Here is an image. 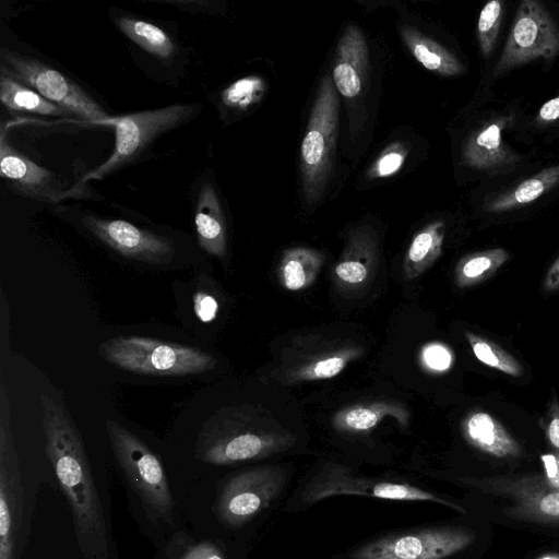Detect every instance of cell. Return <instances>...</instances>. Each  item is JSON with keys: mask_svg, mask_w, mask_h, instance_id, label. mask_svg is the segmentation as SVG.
Masks as SVG:
<instances>
[{"mask_svg": "<svg viewBox=\"0 0 559 559\" xmlns=\"http://www.w3.org/2000/svg\"><path fill=\"white\" fill-rule=\"evenodd\" d=\"M45 451L71 509L84 559H111L107 524L82 437L64 404L41 394Z\"/></svg>", "mask_w": 559, "mask_h": 559, "instance_id": "obj_1", "label": "cell"}, {"mask_svg": "<svg viewBox=\"0 0 559 559\" xmlns=\"http://www.w3.org/2000/svg\"><path fill=\"white\" fill-rule=\"evenodd\" d=\"M106 428L115 457L147 516L173 525L175 501L158 457L116 420L108 419Z\"/></svg>", "mask_w": 559, "mask_h": 559, "instance_id": "obj_2", "label": "cell"}, {"mask_svg": "<svg viewBox=\"0 0 559 559\" xmlns=\"http://www.w3.org/2000/svg\"><path fill=\"white\" fill-rule=\"evenodd\" d=\"M98 353L109 364L140 374H198L216 365L212 355L199 348L143 336L109 338L99 345Z\"/></svg>", "mask_w": 559, "mask_h": 559, "instance_id": "obj_3", "label": "cell"}, {"mask_svg": "<svg viewBox=\"0 0 559 559\" xmlns=\"http://www.w3.org/2000/svg\"><path fill=\"white\" fill-rule=\"evenodd\" d=\"M340 98L330 75H325L316 98L300 148L302 191L309 205L322 195L329 179L338 133Z\"/></svg>", "mask_w": 559, "mask_h": 559, "instance_id": "obj_4", "label": "cell"}, {"mask_svg": "<svg viewBox=\"0 0 559 559\" xmlns=\"http://www.w3.org/2000/svg\"><path fill=\"white\" fill-rule=\"evenodd\" d=\"M28 533L26 496L14 447L7 391L1 386L0 559H21Z\"/></svg>", "mask_w": 559, "mask_h": 559, "instance_id": "obj_5", "label": "cell"}, {"mask_svg": "<svg viewBox=\"0 0 559 559\" xmlns=\"http://www.w3.org/2000/svg\"><path fill=\"white\" fill-rule=\"evenodd\" d=\"M1 68L68 114L94 123L112 121L108 114L71 79L36 59L3 50Z\"/></svg>", "mask_w": 559, "mask_h": 559, "instance_id": "obj_6", "label": "cell"}, {"mask_svg": "<svg viewBox=\"0 0 559 559\" xmlns=\"http://www.w3.org/2000/svg\"><path fill=\"white\" fill-rule=\"evenodd\" d=\"M559 55V27L546 8L536 0L521 1L512 27L493 68L499 76L536 59L550 61Z\"/></svg>", "mask_w": 559, "mask_h": 559, "instance_id": "obj_7", "label": "cell"}, {"mask_svg": "<svg viewBox=\"0 0 559 559\" xmlns=\"http://www.w3.org/2000/svg\"><path fill=\"white\" fill-rule=\"evenodd\" d=\"M194 111L191 105H170L112 119L116 130L115 151L86 178H102L136 157L159 134L179 126Z\"/></svg>", "mask_w": 559, "mask_h": 559, "instance_id": "obj_8", "label": "cell"}, {"mask_svg": "<svg viewBox=\"0 0 559 559\" xmlns=\"http://www.w3.org/2000/svg\"><path fill=\"white\" fill-rule=\"evenodd\" d=\"M474 540V532L465 527L428 528L370 542L355 549L350 559H445Z\"/></svg>", "mask_w": 559, "mask_h": 559, "instance_id": "obj_9", "label": "cell"}, {"mask_svg": "<svg viewBox=\"0 0 559 559\" xmlns=\"http://www.w3.org/2000/svg\"><path fill=\"white\" fill-rule=\"evenodd\" d=\"M284 484L283 471L251 468L228 478L219 489L216 515L229 527H238L266 508Z\"/></svg>", "mask_w": 559, "mask_h": 559, "instance_id": "obj_10", "label": "cell"}, {"mask_svg": "<svg viewBox=\"0 0 559 559\" xmlns=\"http://www.w3.org/2000/svg\"><path fill=\"white\" fill-rule=\"evenodd\" d=\"M488 493L503 497L511 504L506 516L534 523L559 522V488L548 486L542 475L499 476L473 481Z\"/></svg>", "mask_w": 559, "mask_h": 559, "instance_id": "obj_11", "label": "cell"}, {"mask_svg": "<svg viewBox=\"0 0 559 559\" xmlns=\"http://www.w3.org/2000/svg\"><path fill=\"white\" fill-rule=\"evenodd\" d=\"M83 223L93 235L123 257L159 264L170 261L175 253L170 239L126 221L86 216Z\"/></svg>", "mask_w": 559, "mask_h": 559, "instance_id": "obj_12", "label": "cell"}, {"mask_svg": "<svg viewBox=\"0 0 559 559\" xmlns=\"http://www.w3.org/2000/svg\"><path fill=\"white\" fill-rule=\"evenodd\" d=\"M276 447L272 437L253 432H204L197 444V456L207 464L228 465L264 456Z\"/></svg>", "mask_w": 559, "mask_h": 559, "instance_id": "obj_13", "label": "cell"}, {"mask_svg": "<svg viewBox=\"0 0 559 559\" xmlns=\"http://www.w3.org/2000/svg\"><path fill=\"white\" fill-rule=\"evenodd\" d=\"M508 122V118L498 117L474 129L463 146V162L473 169L485 171L514 165L519 156L502 136Z\"/></svg>", "mask_w": 559, "mask_h": 559, "instance_id": "obj_14", "label": "cell"}, {"mask_svg": "<svg viewBox=\"0 0 559 559\" xmlns=\"http://www.w3.org/2000/svg\"><path fill=\"white\" fill-rule=\"evenodd\" d=\"M368 62V47L364 34L349 25L338 40L332 80L336 91L347 97L357 96L361 90Z\"/></svg>", "mask_w": 559, "mask_h": 559, "instance_id": "obj_15", "label": "cell"}, {"mask_svg": "<svg viewBox=\"0 0 559 559\" xmlns=\"http://www.w3.org/2000/svg\"><path fill=\"white\" fill-rule=\"evenodd\" d=\"M335 495H356L404 501H435L455 509L462 513H466V510L463 507L439 498L433 493L423 490L418 487L407 484L384 481L376 484H362V481L357 480H331L329 483H323V485H321L318 490H314L311 499L319 500Z\"/></svg>", "mask_w": 559, "mask_h": 559, "instance_id": "obj_16", "label": "cell"}, {"mask_svg": "<svg viewBox=\"0 0 559 559\" xmlns=\"http://www.w3.org/2000/svg\"><path fill=\"white\" fill-rule=\"evenodd\" d=\"M0 171L13 187L25 195L51 200L58 191L51 187L52 174L8 146H0Z\"/></svg>", "mask_w": 559, "mask_h": 559, "instance_id": "obj_17", "label": "cell"}, {"mask_svg": "<svg viewBox=\"0 0 559 559\" xmlns=\"http://www.w3.org/2000/svg\"><path fill=\"white\" fill-rule=\"evenodd\" d=\"M462 428L467 442L488 455L515 459L522 453L518 441L489 413L479 411L469 414Z\"/></svg>", "mask_w": 559, "mask_h": 559, "instance_id": "obj_18", "label": "cell"}, {"mask_svg": "<svg viewBox=\"0 0 559 559\" xmlns=\"http://www.w3.org/2000/svg\"><path fill=\"white\" fill-rule=\"evenodd\" d=\"M194 224L201 248L222 258L226 250V229L218 198L209 183L203 185L199 192Z\"/></svg>", "mask_w": 559, "mask_h": 559, "instance_id": "obj_19", "label": "cell"}, {"mask_svg": "<svg viewBox=\"0 0 559 559\" xmlns=\"http://www.w3.org/2000/svg\"><path fill=\"white\" fill-rule=\"evenodd\" d=\"M401 34L412 55L427 70L445 76L465 71V67L451 51L418 31L404 25Z\"/></svg>", "mask_w": 559, "mask_h": 559, "instance_id": "obj_20", "label": "cell"}, {"mask_svg": "<svg viewBox=\"0 0 559 559\" xmlns=\"http://www.w3.org/2000/svg\"><path fill=\"white\" fill-rule=\"evenodd\" d=\"M559 185V165L544 168L515 188L485 204L489 213H503L527 205Z\"/></svg>", "mask_w": 559, "mask_h": 559, "instance_id": "obj_21", "label": "cell"}, {"mask_svg": "<svg viewBox=\"0 0 559 559\" xmlns=\"http://www.w3.org/2000/svg\"><path fill=\"white\" fill-rule=\"evenodd\" d=\"M0 98L12 110L44 116H66L68 112L44 98L29 86L19 82L3 68L0 74Z\"/></svg>", "mask_w": 559, "mask_h": 559, "instance_id": "obj_22", "label": "cell"}, {"mask_svg": "<svg viewBox=\"0 0 559 559\" xmlns=\"http://www.w3.org/2000/svg\"><path fill=\"white\" fill-rule=\"evenodd\" d=\"M510 258L502 248H493L464 257L456 267V283L471 287L495 274Z\"/></svg>", "mask_w": 559, "mask_h": 559, "instance_id": "obj_23", "label": "cell"}, {"mask_svg": "<svg viewBox=\"0 0 559 559\" xmlns=\"http://www.w3.org/2000/svg\"><path fill=\"white\" fill-rule=\"evenodd\" d=\"M116 23L127 37L147 52L162 59H168L173 56L175 44L168 34L158 26L126 16L119 17Z\"/></svg>", "mask_w": 559, "mask_h": 559, "instance_id": "obj_24", "label": "cell"}, {"mask_svg": "<svg viewBox=\"0 0 559 559\" xmlns=\"http://www.w3.org/2000/svg\"><path fill=\"white\" fill-rule=\"evenodd\" d=\"M320 262V254L313 250L296 248L287 251L281 265L283 284L289 290L309 286L319 271Z\"/></svg>", "mask_w": 559, "mask_h": 559, "instance_id": "obj_25", "label": "cell"}, {"mask_svg": "<svg viewBox=\"0 0 559 559\" xmlns=\"http://www.w3.org/2000/svg\"><path fill=\"white\" fill-rule=\"evenodd\" d=\"M443 238L441 221L429 224L414 237L406 255L407 265L414 274L424 271L440 255Z\"/></svg>", "mask_w": 559, "mask_h": 559, "instance_id": "obj_26", "label": "cell"}, {"mask_svg": "<svg viewBox=\"0 0 559 559\" xmlns=\"http://www.w3.org/2000/svg\"><path fill=\"white\" fill-rule=\"evenodd\" d=\"M465 336L475 357L480 362L511 377L522 376L523 368L518 359L497 343L473 332L466 331Z\"/></svg>", "mask_w": 559, "mask_h": 559, "instance_id": "obj_27", "label": "cell"}, {"mask_svg": "<svg viewBox=\"0 0 559 559\" xmlns=\"http://www.w3.org/2000/svg\"><path fill=\"white\" fill-rule=\"evenodd\" d=\"M502 2L491 0L481 9L477 23V38L479 48L485 57L491 55L498 38L501 20Z\"/></svg>", "mask_w": 559, "mask_h": 559, "instance_id": "obj_28", "label": "cell"}, {"mask_svg": "<svg viewBox=\"0 0 559 559\" xmlns=\"http://www.w3.org/2000/svg\"><path fill=\"white\" fill-rule=\"evenodd\" d=\"M263 90L264 82L261 78L246 76L225 88L222 99L229 107L245 109L260 98Z\"/></svg>", "mask_w": 559, "mask_h": 559, "instance_id": "obj_29", "label": "cell"}, {"mask_svg": "<svg viewBox=\"0 0 559 559\" xmlns=\"http://www.w3.org/2000/svg\"><path fill=\"white\" fill-rule=\"evenodd\" d=\"M388 413L389 409L384 406L355 407L342 415L338 423L346 430L365 431L374 427Z\"/></svg>", "mask_w": 559, "mask_h": 559, "instance_id": "obj_30", "label": "cell"}, {"mask_svg": "<svg viewBox=\"0 0 559 559\" xmlns=\"http://www.w3.org/2000/svg\"><path fill=\"white\" fill-rule=\"evenodd\" d=\"M406 154L407 151L403 145H391L373 165L372 177H388L395 174L402 167Z\"/></svg>", "mask_w": 559, "mask_h": 559, "instance_id": "obj_31", "label": "cell"}, {"mask_svg": "<svg viewBox=\"0 0 559 559\" xmlns=\"http://www.w3.org/2000/svg\"><path fill=\"white\" fill-rule=\"evenodd\" d=\"M346 359L343 356H330L316 361L304 370L305 379H329L338 374L345 367Z\"/></svg>", "mask_w": 559, "mask_h": 559, "instance_id": "obj_32", "label": "cell"}, {"mask_svg": "<svg viewBox=\"0 0 559 559\" xmlns=\"http://www.w3.org/2000/svg\"><path fill=\"white\" fill-rule=\"evenodd\" d=\"M177 559H224L219 548L210 542L187 540Z\"/></svg>", "mask_w": 559, "mask_h": 559, "instance_id": "obj_33", "label": "cell"}, {"mask_svg": "<svg viewBox=\"0 0 559 559\" xmlns=\"http://www.w3.org/2000/svg\"><path fill=\"white\" fill-rule=\"evenodd\" d=\"M335 273L345 283L359 284L367 278L368 269L359 260L346 259L336 265Z\"/></svg>", "mask_w": 559, "mask_h": 559, "instance_id": "obj_34", "label": "cell"}, {"mask_svg": "<svg viewBox=\"0 0 559 559\" xmlns=\"http://www.w3.org/2000/svg\"><path fill=\"white\" fill-rule=\"evenodd\" d=\"M193 310L200 321L209 323L216 318L218 305L211 294L197 292L193 296Z\"/></svg>", "mask_w": 559, "mask_h": 559, "instance_id": "obj_35", "label": "cell"}, {"mask_svg": "<svg viewBox=\"0 0 559 559\" xmlns=\"http://www.w3.org/2000/svg\"><path fill=\"white\" fill-rule=\"evenodd\" d=\"M545 432L554 452L559 453V401L552 396L547 409Z\"/></svg>", "mask_w": 559, "mask_h": 559, "instance_id": "obj_36", "label": "cell"}, {"mask_svg": "<svg viewBox=\"0 0 559 559\" xmlns=\"http://www.w3.org/2000/svg\"><path fill=\"white\" fill-rule=\"evenodd\" d=\"M427 365L436 370H445L451 366L452 357L449 350L438 344L428 346L424 352Z\"/></svg>", "mask_w": 559, "mask_h": 559, "instance_id": "obj_37", "label": "cell"}, {"mask_svg": "<svg viewBox=\"0 0 559 559\" xmlns=\"http://www.w3.org/2000/svg\"><path fill=\"white\" fill-rule=\"evenodd\" d=\"M544 464V474H542L545 483L554 488H559V453H547L540 456Z\"/></svg>", "mask_w": 559, "mask_h": 559, "instance_id": "obj_38", "label": "cell"}, {"mask_svg": "<svg viewBox=\"0 0 559 559\" xmlns=\"http://www.w3.org/2000/svg\"><path fill=\"white\" fill-rule=\"evenodd\" d=\"M559 119V95L546 102L538 110L536 123L547 124Z\"/></svg>", "mask_w": 559, "mask_h": 559, "instance_id": "obj_39", "label": "cell"}, {"mask_svg": "<svg viewBox=\"0 0 559 559\" xmlns=\"http://www.w3.org/2000/svg\"><path fill=\"white\" fill-rule=\"evenodd\" d=\"M542 284V288L545 293H554L559 289V257L548 269Z\"/></svg>", "mask_w": 559, "mask_h": 559, "instance_id": "obj_40", "label": "cell"}, {"mask_svg": "<svg viewBox=\"0 0 559 559\" xmlns=\"http://www.w3.org/2000/svg\"><path fill=\"white\" fill-rule=\"evenodd\" d=\"M535 559H559V554L548 552V554L540 555Z\"/></svg>", "mask_w": 559, "mask_h": 559, "instance_id": "obj_41", "label": "cell"}]
</instances>
